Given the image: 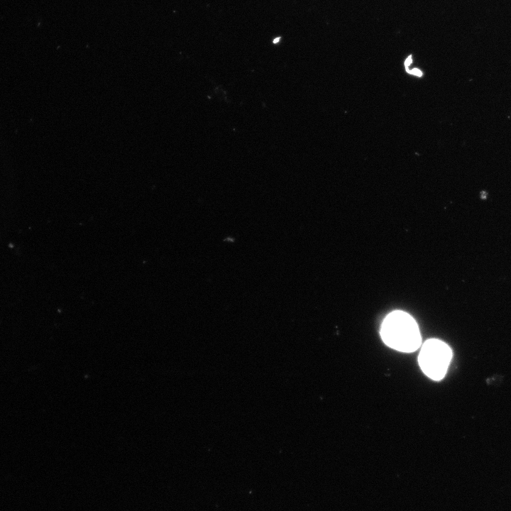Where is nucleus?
Listing matches in <instances>:
<instances>
[{
    "instance_id": "f257e3e1",
    "label": "nucleus",
    "mask_w": 511,
    "mask_h": 511,
    "mask_svg": "<svg viewBox=\"0 0 511 511\" xmlns=\"http://www.w3.org/2000/svg\"><path fill=\"white\" fill-rule=\"evenodd\" d=\"M380 335L389 347L402 352L416 351L421 344V335L415 320L407 313L395 311L384 319Z\"/></svg>"
},
{
    "instance_id": "f03ea898",
    "label": "nucleus",
    "mask_w": 511,
    "mask_h": 511,
    "mask_svg": "<svg viewBox=\"0 0 511 511\" xmlns=\"http://www.w3.org/2000/svg\"><path fill=\"white\" fill-rule=\"evenodd\" d=\"M451 356V350L446 344L438 339H429L421 348L419 364L426 375L439 380L444 377Z\"/></svg>"
},
{
    "instance_id": "7ed1b4c3",
    "label": "nucleus",
    "mask_w": 511,
    "mask_h": 511,
    "mask_svg": "<svg viewBox=\"0 0 511 511\" xmlns=\"http://www.w3.org/2000/svg\"><path fill=\"white\" fill-rule=\"evenodd\" d=\"M407 72H409V73H410V74H412V75H417V76H419V77H421V76L422 75V72H421L419 70L417 69V68H414V69H413V70H411V71H410V70H408Z\"/></svg>"
},
{
    "instance_id": "20e7f679",
    "label": "nucleus",
    "mask_w": 511,
    "mask_h": 511,
    "mask_svg": "<svg viewBox=\"0 0 511 511\" xmlns=\"http://www.w3.org/2000/svg\"><path fill=\"white\" fill-rule=\"evenodd\" d=\"M411 63H412V56L410 55L405 62V66L406 69H408V67L410 65Z\"/></svg>"
},
{
    "instance_id": "39448f33",
    "label": "nucleus",
    "mask_w": 511,
    "mask_h": 511,
    "mask_svg": "<svg viewBox=\"0 0 511 511\" xmlns=\"http://www.w3.org/2000/svg\"><path fill=\"white\" fill-rule=\"evenodd\" d=\"M279 40H280V38H275V39L273 40V43H278V42L279 41Z\"/></svg>"
}]
</instances>
